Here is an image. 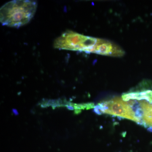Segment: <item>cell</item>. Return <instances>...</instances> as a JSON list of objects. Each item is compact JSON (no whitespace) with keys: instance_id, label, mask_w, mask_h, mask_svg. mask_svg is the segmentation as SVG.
Returning a JSON list of instances; mask_svg holds the SVG:
<instances>
[{"instance_id":"cell-1","label":"cell","mask_w":152,"mask_h":152,"mask_svg":"<svg viewBox=\"0 0 152 152\" xmlns=\"http://www.w3.org/2000/svg\"><path fill=\"white\" fill-rule=\"evenodd\" d=\"M55 48L93 53L109 56L121 57L124 50L115 44L103 39L85 36L71 31L63 33L55 40Z\"/></svg>"},{"instance_id":"cell-2","label":"cell","mask_w":152,"mask_h":152,"mask_svg":"<svg viewBox=\"0 0 152 152\" xmlns=\"http://www.w3.org/2000/svg\"><path fill=\"white\" fill-rule=\"evenodd\" d=\"M37 8L36 1L16 0L6 3L0 10L3 26L19 28L26 25L34 16Z\"/></svg>"},{"instance_id":"cell-3","label":"cell","mask_w":152,"mask_h":152,"mask_svg":"<svg viewBox=\"0 0 152 152\" xmlns=\"http://www.w3.org/2000/svg\"><path fill=\"white\" fill-rule=\"evenodd\" d=\"M96 113L99 111L104 113L110 114L140 123V119L136 115L129 104L121 98H115L110 100L99 104L94 109Z\"/></svg>"},{"instance_id":"cell-4","label":"cell","mask_w":152,"mask_h":152,"mask_svg":"<svg viewBox=\"0 0 152 152\" xmlns=\"http://www.w3.org/2000/svg\"><path fill=\"white\" fill-rule=\"evenodd\" d=\"M141 119L145 125L152 127V102L142 101L140 102Z\"/></svg>"},{"instance_id":"cell-5","label":"cell","mask_w":152,"mask_h":152,"mask_svg":"<svg viewBox=\"0 0 152 152\" xmlns=\"http://www.w3.org/2000/svg\"><path fill=\"white\" fill-rule=\"evenodd\" d=\"M12 112L15 115L17 116L18 115L19 113L18 112V110L15 109H13L12 110Z\"/></svg>"},{"instance_id":"cell-6","label":"cell","mask_w":152,"mask_h":152,"mask_svg":"<svg viewBox=\"0 0 152 152\" xmlns=\"http://www.w3.org/2000/svg\"><path fill=\"white\" fill-rule=\"evenodd\" d=\"M66 107L68 110H74V108L73 106L70 105H68L66 106Z\"/></svg>"}]
</instances>
